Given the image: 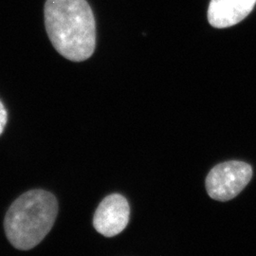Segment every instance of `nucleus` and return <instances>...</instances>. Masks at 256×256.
I'll use <instances>...</instances> for the list:
<instances>
[{"label":"nucleus","instance_id":"nucleus-4","mask_svg":"<svg viewBox=\"0 0 256 256\" xmlns=\"http://www.w3.org/2000/svg\"><path fill=\"white\" fill-rule=\"evenodd\" d=\"M130 207L126 198L112 194L102 200L93 216L95 230L106 238L118 236L126 228Z\"/></svg>","mask_w":256,"mask_h":256},{"label":"nucleus","instance_id":"nucleus-5","mask_svg":"<svg viewBox=\"0 0 256 256\" xmlns=\"http://www.w3.org/2000/svg\"><path fill=\"white\" fill-rule=\"evenodd\" d=\"M256 0H212L208 20L212 27L224 28L246 18L256 6Z\"/></svg>","mask_w":256,"mask_h":256},{"label":"nucleus","instance_id":"nucleus-3","mask_svg":"<svg viewBox=\"0 0 256 256\" xmlns=\"http://www.w3.org/2000/svg\"><path fill=\"white\" fill-rule=\"evenodd\" d=\"M252 176V168L243 162L230 160L214 166L206 178L210 198L228 202L244 190Z\"/></svg>","mask_w":256,"mask_h":256},{"label":"nucleus","instance_id":"nucleus-1","mask_svg":"<svg viewBox=\"0 0 256 256\" xmlns=\"http://www.w3.org/2000/svg\"><path fill=\"white\" fill-rule=\"evenodd\" d=\"M46 34L55 50L68 60L82 62L96 48V21L86 0H46Z\"/></svg>","mask_w":256,"mask_h":256},{"label":"nucleus","instance_id":"nucleus-2","mask_svg":"<svg viewBox=\"0 0 256 256\" xmlns=\"http://www.w3.org/2000/svg\"><path fill=\"white\" fill-rule=\"evenodd\" d=\"M58 214L54 196L32 190L14 202L6 214L4 229L10 243L21 250L37 246L52 229Z\"/></svg>","mask_w":256,"mask_h":256},{"label":"nucleus","instance_id":"nucleus-6","mask_svg":"<svg viewBox=\"0 0 256 256\" xmlns=\"http://www.w3.org/2000/svg\"><path fill=\"white\" fill-rule=\"evenodd\" d=\"M7 119H8L7 111L4 108V104L0 101V135L4 131V128L7 124Z\"/></svg>","mask_w":256,"mask_h":256}]
</instances>
